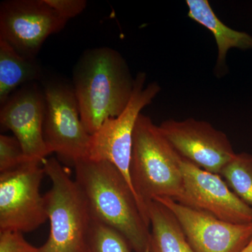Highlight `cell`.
<instances>
[{
	"label": "cell",
	"mask_w": 252,
	"mask_h": 252,
	"mask_svg": "<svg viewBox=\"0 0 252 252\" xmlns=\"http://www.w3.org/2000/svg\"><path fill=\"white\" fill-rule=\"evenodd\" d=\"M58 14L66 20L81 14L87 6L86 0H45Z\"/></svg>",
	"instance_id": "obj_20"
},
{
	"label": "cell",
	"mask_w": 252,
	"mask_h": 252,
	"mask_svg": "<svg viewBox=\"0 0 252 252\" xmlns=\"http://www.w3.org/2000/svg\"><path fill=\"white\" fill-rule=\"evenodd\" d=\"M151 230V252H195L178 220L157 200L147 205Z\"/></svg>",
	"instance_id": "obj_14"
},
{
	"label": "cell",
	"mask_w": 252,
	"mask_h": 252,
	"mask_svg": "<svg viewBox=\"0 0 252 252\" xmlns=\"http://www.w3.org/2000/svg\"><path fill=\"white\" fill-rule=\"evenodd\" d=\"M135 78L117 50H86L73 71V89L83 125L91 135L107 119L120 115L133 92Z\"/></svg>",
	"instance_id": "obj_2"
},
{
	"label": "cell",
	"mask_w": 252,
	"mask_h": 252,
	"mask_svg": "<svg viewBox=\"0 0 252 252\" xmlns=\"http://www.w3.org/2000/svg\"><path fill=\"white\" fill-rule=\"evenodd\" d=\"M146 79L147 75L143 72L136 75L133 92L127 107L120 115L106 120L91 135L86 157L111 162L124 175L133 191L130 169L136 122L142 109L152 103L161 90L156 81L145 86Z\"/></svg>",
	"instance_id": "obj_5"
},
{
	"label": "cell",
	"mask_w": 252,
	"mask_h": 252,
	"mask_svg": "<svg viewBox=\"0 0 252 252\" xmlns=\"http://www.w3.org/2000/svg\"><path fill=\"white\" fill-rule=\"evenodd\" d=\"M172 212L195 252H241L252 240V224H236L168 198L155 200Z\"/></svg>",
	"instance_id": "obj_10"
},
{
	"label": "cell",
	"mask_w": 252,
	"mask_h": 252,
	"mask_svg": "<svg viewBox=\"0 0 252 252\" xmlns=\"http://www.w3.org/2000/svg\"><path fill=\"white\" fill-rule=\"evenodd\" d=\"M126 239L117 230L93 219L88 250L90 252H130Z\"/></svg>",
	"instance_id": "obj_17"
},
{
	"label": "cell",
	"mask_w": 252,
	"mask_h": 252,
	"mask_svg": "<svg viewBox=\"0 0 252 252\" xmlns=\"http://www.w3.org/2000/svg\"><path fill=\"white\" fill-rule=\"evenodd\" d=\"M182 161L183 158L159 126L141 113L134 130L130 179L141 209L149 221L147 205L156 198H168L185 203Z\"/></svg>",
	"instance_id": "obj_3"
},
{
	"label": "cell",
	"mask_w": 252,
	"mask_h": 252,
	"mask_svg": "<svg viewBox=\"0 0 252 252\" xmlns=\"http://www.w3.org/2000/svg\"><path fill=\"white\" fill-rule=\"evenodd\" d=\"M220 175L237 196L252 207V154H235Z\"/></svg>",
	"instance_id": "obj_16"
},
{
	"label": "cell",
	"mask_w": 252,
	"mask_h": 252,
	"mask_svg": "<svg viewBox=\"0 0 252 252\" xmlns=\"http://www.w3.org/2000/svg\"><path fill=\"white\" fill-rule=\"evenodd\" d=\"M186 2L189 8V17L213 34L218 49L215 70L217 76H223L227 72L225 59L228 51L252 49V36L225 25L217 17L207 0H187Z\"/></svg>",
	"instance_id": "obj_13"
},
{
	"label": "cell",
	"mask_w": 252,
	"mask_h": 252,
	"mask_svg": "<svg viewBox=\"0 0 252 252\" xmlns=\"http://www.w3.org/2000/svg\"><path fill=\"white\" fill-rule=\"evenodd\" d=\"M89 252V250H88V251H87V252Z\"/></svg>",
	"instance_id": "obj_22"
},
{
	"label": "cell",
	"mask_w": 252,
	"mask_h": 252,
	"mask_svg": "<svg viewBox=\"0 0 252 252\" xmlns=\"http://www.w3.org/2000/svg\"><path fill=\"white\" fill-rule=\"evenodd\" d=\"M46 97L35 83H30L14 91L1 106L0 124L12 131L26 157L41 162L50 152L44 137Z\"/></svg>",
	"instance_id": "obj_11"
},
{
	"label": "cell",
	"mask_w": 252,
	"mask_h": 252,
	"mask_svg": "<svg viewBox=\"0 0 252 252\" xmlns=\"http://www.w3.org/2000/svg\"><path fill=\"white\" fill-rule=\"evenodd\" d=\"M41 163L30 160L0 173V231L31 232L48 220L45 200L39 192L46 175Z\"/></svg>",
	"instance_id": "obj_6"
},
{
	"label": "cell",
	"mask_w": 252,
	"mask_h": 252,
	"mask_svg": "<svg viewBox=\"0 0 252 252\" xmlns=\"http://www.w3.org/2000/svg\"><path fill=\"white\" fill-rule=\"evenodd\" d=\"M51 188L44 195L51 224L39 252H86L93 217L84 194L67 169L54 158L42 162Z\"/></svg>",
	"instance_id": "obj_4"
},
{
	"label": "cell",
	"mask_w": 252,
	"mask_h": 252,
	"mask_svg": "<svg viewBox=\"0 0 252 252\" xmlns=\"http://www.w3.org/2000/svg\"><path fill=\"white\" fill-rule=\"evenodd\" d=\"M0 252H39L23 238L21 232L16 230L0 231Z\"/></svg>",
	"instance_id": "obj_19"
},
{
	"label": "cell",
	"mask_w": 252,
	"mask_h": 252,
	"mask_svg": "<svg viewBox=\"0 0 252 252\" xmlns=\"http://www.w3.org/2000/svg\"><path fill=\"white\" fill-rule=\"evenodd\" d=\"M159 127L181 157L205 171L220 175L236 154L228 136L205 121L168 119Z\"/></svg>",
	"instance_id": "obj_9"
},
{
	"label": "cell",
	"mask_w": 252,
	"mask_h": 252,
	"mask_svg": "<svg viewBox=\"0 0 252 252\" xmlns=\"http://www.w3.org/2000/svg\"><path fill=\"white\" fill-rule=\"evenodd\" d=\"M76 182L94 220L117 230L135 252H151L150 223L125 177L111 162L81 159Z\"/></svg>",
	"instance_id": "obj_1"
},
{
	"label": "cell",
	"mask_w": 252,
	"mask_h": 252,
	"mask_svg": "<svg viewBox=\"0 0 252 252\" xmlns=\"http://www.w3.org/2000/svg\"><path fill=\"white\" fill-rule=\"evenodd\" d=\"M67 21L45 0H6L0 4V39L23 57L36 59L46 39Z\"/></svg>",
	"instance_id": "obj_8"
},
{
	"label": "cell",
	"mask_w": 252,
	"mask_h": 252,
	"mask_svg": "<svg viewBox=\"0 0 252 252\" xmlns=\"http://www.w3.org/2000/svg\"><path fill=\"white\" fill-rule=\"evenodd\" d=\"M241 252H252V240Z\"/></svg>",
	"instance_id": "obj_21"
},
{
	"label": "cell",
	"mask_w": 252,
	"mask_h": 252,
	"mask_svg": "<svg viewBox=\"0 0 252 252\" xmlns=\"http://www.w3.org/2000/svg\"><path fill=\"white\" fill-rule=\"evenodd\" d=\"M30 160L16 137L0 135V173L14 170Z\"/></svg>",
	"instance_id": "obj_18"
},
{
	"label": "cell",
	"mask_w": 252,
	"mask_h": 252,
	"mask_svg": "<svg viewBox=\"0 0 252 252\" xmlns=\"http://www.w3.org/2000/svg\"><path fill=\"white\" fill-rule=\"evenodd\" d=\"M46 113L44 137L50 153L73 165L87 157L91 135L81 122L73 86L52 81L44 86Z\"/></svg>",
	"instance_id": "obj_7"
},
{
	"label": "cell",
	"mask_w": 252,
	"mask_h": 252,
	"mask_svg": "<svg viewBox=\"0 0 252 252\" xmlns=\"http://www.w3.org/2000/svg\"><path fill=\"white\" fill-rule=\"evenodd\" d=\"M41 72L36 59L23 57L9 43L0 39V105L18 86L39 80Z\"/></svg>",
	"instance_id": "obj_15"
},
{
	"label": "cell",
	"mask_w": 252,
	"mask_h": 252,
	"mask_svg": "<svg viewBox=\"0 0 252 252\" xmlns=\"http://www.w3.org/2000/svg\"><path fill=\"white\" fill-rule=\"evenodd\" d=\"M187 206L236 224H252V207L237 196L218 174L205 171L183 158Z\"/></svg>",
	"instance_id": "obj_12"
}]
</instances>
